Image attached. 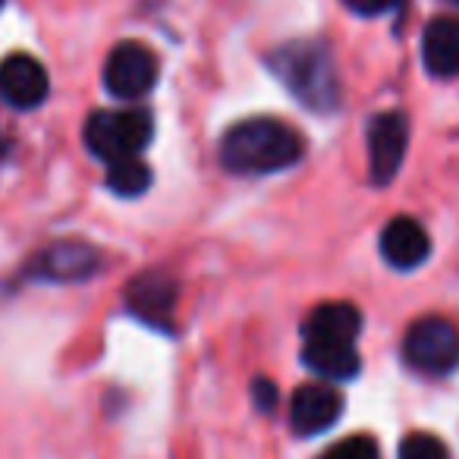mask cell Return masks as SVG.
Returning <instances> with one entry per match:
<instances>
[{
  "label": "cell",
  "mask_w": 459,
  "mask_h": 459,
  "mask_svg": "<svg viewBox=\"0 0 459 459\" xmlns=\"http://www.w3.org/2000/svg\"><path fill=\"white\" fill-rule=\"evenodd\" d=\"M362 331V312L350 302H325L302 325V362L331 381L359 375L356 340Z\"/></svg>",
  "instance_id": "obj_1"
},
{
  "label": "cell",
  "mask_w": 459,
  "mask_h": 459,
  "mask_svg": "<svg viewBox=\"0 0 459 459\" xmlns=\"http://www.w3.org/2000/svg\"><path fill=\"white\" fill-rule=\"evenodd\" d=\"M302 158V139L274 117H252L230 126L221 139V160L230 173H277Z\"/></svg>",
  "instance_id": "obj_2"
},
{
  "label": "cell",
  "mask_w": 459,
  "mask_h": 459,
  "mask_svg": "<svg viewBox=\"0 0 459 459\" xmlns=\"http://www.w3.org/2000/svg\"><path fill=\"white\" fill-rule=\"evenodd\" d=\"M271 66H274L277 79H283V85L302 104H308L315 110L337 108V98H340L337 73H333L331 54L321 45H312V41L287 45L271 57Z\"/></svg>",
  "instance_id": "obj_3"
},
{
  "label": "cell",
  "mask_w": 459,
  "mask_h": 459,
  "mask_svg": "<svg viewBox=\"0 0 459 459\" xmlns=\"http://www.w3.org/2000/svg\"><path fill=\"white\" fill-rule=\"evenodd\" d=\"M154 135V123L148 110H95L85 120V145L101 160L139 158Z\"/></svg>",
  "instance_id": "obj_4"
},
{
  "label": "cell",
  "mask_w": 459,
  "mask_h": 459,
  "mask_svg": "<svg viewBox=\"0 0 459 459\" xmlns=\"http://www.w3.org/2000/svg\"><path fill=\"white\" fill-rule=\"evenodd\" d=\"M403 356L425 375H446L459 365V331L440 315H425L409 325L403 337Z\"/></svg>",
  "instance_id": "obj_5"
},
{
  "label": "cell",
  "mask_w": 459,
  "mask_h": 459,
  "mask_svg": "<svg viewBox=\"0 0 459 459\" xmlns=\"http://www.w3.org/2000/svg\"><path fill=\"white\" fill-rule=\"evenodd\" d=\"M158 82V57L139 41H123L110 51L104 64V85L120 101H135L148 95Z\"/></svg>",
  "instance_id": "obj_6"
},
{
  "label": "cell",
  "mask_w": 459,
  "mask_h": 459,
  "mask_svg": "<svg viewBox=\"0 0 459 459\" xmlns=\"http://www.w3.org/2000/svg\"><path fill=\"white\" fill-rule=\"evenodd\" d=\"M409 148V120L396 110L377 114L368 126V173L375 186H387L400 173Z\"/></svg>",
  "instance_id": "obj_7"
},
{
  "label": "cell",
  "mask_w": 459,
  "mask_h": 459,
  "mask_svg": "<svg viewBox=\"0 0 459 459\" xmlns=\"http://www.w3.org/2000/svg\"><path fill=\"white\" fill-rule=\"evenodd\" d=\"M343 412V394L331 384H302L290 400V425L299 437L327 431Z\"/></svg>",
  "instance_id": "obj_8"
},
{
  "label": "cell",
  "mask_w": 459,
  "mask_h": 459,
  "mask_svg": "<svg viewBox=\"0 0 459 459\" xmlns=\"http://www.w3.org/2000/svg\"><path fill=\"white\" fill-rule=\"evenodd\" d=\"M48 73L29 54H10L0 64V98L16 110H32L39 104H45L48 98Z\"/></svg>",
  "instance_id": "obj_9"
},
{
  "label": "cell",
  "mask_w": 459,
  "mask_h": 459,
  "mask_svg": "<svg viewBox=\"0 0 459 459\" xmlns=\"http://www.w3.org/2000/svg\"><path fill=\"white\" fill-rule=\"evenodd\" d=\"M428 252H431V239H428V230L415 217H394L381 230V255L390 268L412 271L425 262Z\"/></svg>",
  "instance_id": "obj_10"
},
{
  "label": "cell",
  "mask_w": 459,
  "mask_h": 459,
  "mask_svg": "<svg viewBox=\"0 0 459 459\" xmlns=\"http://www.w3.org/2000/svg\"><path fill=\"white\" fill-rule=\"evenodd\" d=\"M421 60L425 70L437 79H450L459 73V20L437 16L425 26L421 35Z\"/></svg>",
  "instance_id": "obj_11"
},
{
  "label": "cell",
  "mask_w": 459,
  "mask_h": 459,
  "mask_svg": "<svg viewBox=\"0 0 459 459\" xmlns=\"http://www.w3.org/2000/svg\"><path fill=\"white\" fill-rule=\"evenodd\" d=\"M126 302L139 318L160 325L177 302V281L167 277L164 271H145L126 287Z\"/></svg>",
  "instance_id": "obj_12"
},
{
  "label": "cell",
  "mask_w": 459,
  "mask_h": 459,
  "mask_svg": "<svg viewBox=\"0 0 459 459\" xmlns=\"http://www.w3.org/2000/svg\"><path fill=\"white\" fill-rule=\"evenodd\" d=\"M101 258L85 243H60L51 246L45 255L35 262V274L48 281H82L91 271H98Z\"/></svg>",
  "instance_id": "obj_13"
},
{
  "label": "cell",
  "mask_w": 459,
  "mask_h": 459,
  "mask_svg": "<svg viewBox=\"0 0 459 459\" xmlns=\"http://www.w3.org/2000/svg\"><path fill=\"white\" fill-rule=\"evenodd\" d=\"M152 186V170L139 158H123L108 164V189L123 198L142 195Z\"/></svg>",
  "instance_id": "obj_14"
},
{
  "label": "cell",
  "mask_w": 459,
  "mask_h": 459,
  "mask_svg": "<svg viewBox=\"0 0 459 459\" xmlns=\"http://www.w3.org/2000/svg\"><path fill=\"white\" fill-rule=\"evenodd\" d=\"M400 459H450V450L440 437L434 434H409L400 444Z\"/></svg>",
  "instance_id": "obj_15"
},
{
  "label": "cell",
  "mask_w": 459,
  "mask_h": 459,
  "mask_svg": "<svg viewBox=\"0 0 459 459\" xmlns=\"http://www.w3.org/2000/svg\"><path fill=\"white\" fill-rule=\"evenodd\" d=\"M321 459H381V453L368 434H356V437H346L337 446H331Z\"/></svg>",
  "instance_id": "obj_16"
},
{
  "label": "cell",
  "mask_w": 459,
  "mask_h": 459,
  "mask_svg": "<svg viewBox=\"0 0 459 459\" xmlns=\"http://www.w3.org/2000/svg\"><path fill=\"white\" fill-rule=\"evenodd\" d=\"M343 4L359 16H384V13H390V10L400 7L403 0H343Z\"/></svg>",
  "instance_id": "obj_17"
},
{
  "label": "cell",
  "mask_w": 459,
  "mask_h": 459,
  "mask_svg": "<svg viewBox=\"0 0 459 459\" xmlns=\"http://www.w3.org/2000/svg\"><path fill=\"white\" fill-rule=\"evenodd\" d=\"M252 396H255V403L262 409H271V406H274V400H277V390H274V384H271V381L258 377V381H252Z\"/></svg>",
  "instance_id": "obj_18"
},
{
  "label": "cell",
  "mask_w": 459,
  "mask_h": 459,
  "mask_svg": "<svg viewBox=\"0 0 459 459\" xmlns=\"http://www.w3.org/2000/svg\"><path fill=\"white\" fill-rule=\"evenodd\" d=\"M7 152V139H4V133H0V154Z\"/></svg>",
  "instance_id": "obj_19"
},
{
  "label": "cell",
  "mask_w": 459,
  "mask_h": 459,
  "mask_svg": "<svg viewBox=\"0 0 459 459\" xmlns=\"http://www.w3.org/2000/svg\"><path fill=\"white\" fill-rule=\"evenodd\" d=\"M0 7H4V0H0Z\"/></svg>",
  "instance_id": "obj_20"
},
{
  "label": "cell",
  "mask_w": 459,
  "mask_h": 459,
  "mask_svg": "<svg viewBox=\"0 0 459 459\" xmlns=\"http://www.w3.org/2000/svg\"><path fill=\"white\" fill-rule=\"evenodd\" d=\"M456 4H459V0H456Z\"/></svg>",
  "instance_id": "obj_21"
}]
</instances>
